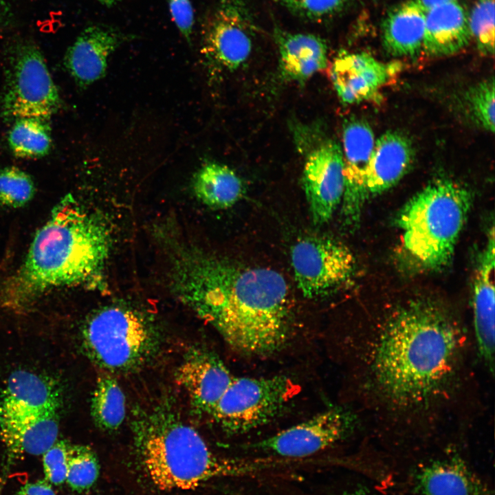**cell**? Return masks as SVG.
<instances>
[{"label":"cell","mask_w":495,"mask_h":495,"mask_svg":"<svg viewBox=\"0 0 495 495\" xmlns=\"http://www.w3.org/2000/svg\"><path fill=\"white\" fill-rule=\"evenodd\" d=\"M472 204L470 190L446 177L432 179L410 198L396 218L408 261L424 270L448 265Z\"/></svg>","instance_id":"5"},{"label":"cell","mask_w":495,"mask_h":495,"mask_svg":"<svg viewBox=\"0 0 495 495\" xmlns=\"http://www.w3.org/2000/svg\"><path fill=\"white\" fill-rule=\"evenodd\" d=\"M471 38L468 15L457 1L426 10L423 50L428 54H454L465 47Z\"/></svg>","instance_id":"21"},{"label":"cell","mask_w":495,"mask_h":495,"mask_svg":"<svg viewBox=\"0 0 495 495\" xmlns=\"http://www.w3.org/2000/svg\"><path fill=\"white\" fill-rule=\"evenodd\" d=\"M305 155L302 185L313 222L322 225L332 217L344 193L343 157L335 139L322 138Z\"/></svg>","instance_id":"11"},{"label":"cell","mask_w":495,"mask_h":495,"mask_svg":"<svg viewBox=\"0 0 495 495\" xmlns=\"http://www.w3.org/2000/svg\"><path fill=\"white\" fill-rule=\"evenodd\" d=\"M234 375L214 353L204 349L188 352L176 372L195 409L210 416Z\"/></svg>","instance_id":"16"},{"label":"cell","mask_w":495,"mask_h":495,"mask_svg":"<svg viewBox=\"0 0 495 495\" xmlns=\"http://www.w3.org/2000/svg\"><path fill=\"white\" fill-rule=\"evenodd\" d=\"M111 245L104 222L66 195L36 232L21 266L2 285L1 302L22 312L50 290L97 283Z\"/></svg>","instance_id":"3"},{"label":"cell","mask_w":495,"mask_h":495,"mask_svg":"<svg viewBox=\"0 0 495 495\" xmlns=\"http://www.w3.org/2000/svg\"><path fill=\"white\" fill-rule=\"evenodd\" d=\"M69 444L56 441L43 455L45 479L50 484L59 485L66 481Z\"/></svg>","instance_id":"32"},{"label":"cell","mask_w":495,"mask_h":495,"mask_svg":"<svg viewBox=\"0 0 495 495\" xmlns=\"http://www.w3.org/2000/svg\"><path fill=\"white\" fill-rule=\"evenodd\" d=\"M275 39L285 80L303 83L327 67V47L319 36L277 30Z\"/></svg>","instance_id":"22"},{"label":"cell","mask_w":495,"mask_h":495,"mask_svg":"<svg viewBox=\"0 0 495 495\" xmlns=\"http://www.w3.org/2000/svg\"><path fill=\"white\" fill-rule=\"evenodd\" d=\"M494 78L485 79L469 87L463 100L468 116L482 129L494 132Z\"/></svg>","instance_id":"28"},{"label":"cell","mask_w":495,"mask_h":495,"mask_svg":"<svg viewBox=\"0 0 495 495\" xmlns=\"http://www.w3.org/2000/svg\"><path fill=\"white\" fill-rule=\"evenodd\" d=\"M89 358L108 372L138 368L154 357L160 335L153 321L129 306L113 305L91 314L82 329Z\"/></svg>","instance_id":"6"},{"label":"cell","mask_w":495,"mask_h":495,"mask_svg":"<svg viewBox=\"0 0 495 495\" xmlns=\"http://www.w3.org/2000/svg\"><path fill=\"white\" fill-rule=\"evenodd\" d=\"M14 495H56L50 484L45 479L27 483L21 486Z\"/></svg>","instance_id":"35"},{"label":"cell","mask_w":495,"mask_h":495,"mask_svg":"<svg viewBox=\"0 0 495 495\" xmlns=\"http://www.w3.org/2000/svg\"><path fill=\"white\" fill-rule=\"evenodd\" d=\"M99 464L91 448L82 445H69L66 483L73 490L90 488L99 475Z\"/></svg>","instance_id":"29"},{"label":"cell","mask_w":495,"mask_h":495,"mask_svg":"<svg viewBox=\"0 0 495 495\" xmlns=\"http://www.w3.org/2000/svg\"><path fill=\"white\" fill-rule=\"evenodd\" d=\"M426 10L418 0L392 8L382 25L385 50L395 57H414L423 50Z\"/></svg>","instance_id":"23"},{"label":"cell","mask_w":495,"mask_h":495,"mask_svg":"<svg viewBox=\"0 0 495 495\" xmlns=\"http://www.w3.org/2000/svg\"><path fill=\"white\" fill-rule=\"evenodd\" d=\"M343 495H377L365 487H357L349 491H346Z\"/></svg>","instance_id":"37"},{"label":"cell","mask_w":495,"mask_h":495,"mask_svg":"<svg viewBox=\"0 0 495 495\" xmlns=\"http://www.w3.org/2000/svg\"><path fill=\"white\" fill-rule=\"evenodd\" d=\"M412 481L414 489L422 495H493L456 453L443 455L419 466Z\"/></svg>","instance_id":"19"},{"label":"cell","mask_w":495,"mask_h":495,"mask_svg":"<svg viewBox=\"0 0 495 495\" xmlns=\"http://www.w3.org/2000/svg\"><path fill=\"white\" fill-rule=\"evenodd\" d=\"M494 231L492 227L476 263L472 298V329L476 360L494 373Z\"/></svg>","instance_id":"15"},{"label":"cell","mask_w":495,"mask_h":495,"mask_svg":"<svg viewBox=\"0 0 495 495\" xmlns=\"http://www.w3.org/2000/svg\"><path fill=\"white\" fill-rule=\"evenodd\" d=\"M296 14L310 19L329 16L340 11L350 0H277Z\"/></svg>","instance_id":"33"},{"label":"cell","mask_w":495,"mask_h":495,"mask_svg":"<svg viewBox=\"0 0 495 495\" xmlns=\"http://www.w3.org/2000/svg\"><path fill=\"white\" fill-rule=\"evenodd\" d=\"M360 424L351 407H330L248 448L283 457L309 456L345 439Z\"/></svg>","instance_id":"9"},{"label":"cell","mask_w":495,"mask_h":495,"mask_svg":"<svg viewBox=\"0 0 495 495\" xmlns=\"http://www.w3.org/2000/svg\"><path fill=\"white\" fill-rule=\"evenodd\" d=\"M295 392L296 385L285 375L234 376L210 417L230 434L248 432L280 415Z\"/></svg>","instance_id":"7"},{"label":"cell","mask_w":495,"mask_h":495,"mask_svg":"<svg viewBox=\"0 0 495 495\" xmlns=\"http://www.w3.org/2000/svg\"><path fill=\"white\" fill-rule=\"evenodd\" d=\"M130 38L109 25L89 26L67 49L64 66L76 83L85 88L104 76L109 56Z\"/></svg>","instance_id":"17"},{"label":"cell","mask_w":495,"mask_h":495,"mask_svg":"<svg viewBox=\"0 0 495 495\" xmlns=\"http://www.w3.org/2000/svg\"><path fill=\"white\" fill-rule=\"evenodd\" d=\"M34 193V183L27 173L14 166L0 169L1 204L21 208L31 201Z\"/></svg>","instance_id":"30"},{"label":"cell","mask_w":495,"mask_h":495,"mask_svg":"<svg viewBox=\"0 0 495 495\" xmlns=\"http://www.w3.org/2000/svg\"><path fill=\"white\" fill-rule=\"evenodd\" d=\"M423 8L427 10L431 8L441 5L443 3L456 1V0H418Z\"/></svg>","instance_id":"36"},{"label":"cell","mask_w":495,"mask_h":495,"mask_svg":"<svg viewBox=\"0 0 495 495\" xmlns=\"http://www.w3.org/2000/svg\"><path fill=\"white\" fill-rule=\"evenodd\" d=\"M7 8L3 0H0V30L6 23L7 18Z\"/></svg>","instance_id":"38"},{"label":"cell","mask_w":495,"mask_h":495,"mask_svg":"<svg viewBox=\"0 0 495 495\" xmlns=\"http://www.w3.org/2000/svg\"><path fill=\"white\" fill-rule=\"evenodd\" d=\"M469 27L478 51L494 54V0H477L468 16Z\"/></svg>","instance_id":"31"},{"label":"cell","mask_w":495,"mask_h":495,"mask_svg":"<svg viewBox=\"0 0 495 495\" xmlns=\"http://www.w3.org/2000/svg\"><path fill=\"white\" fill-rule=\"evenodd\" d=\"M172 291L212 325L234 350L266 355L285 346L290 333L289 289L278 272L247 267L192 247L171 257Z\"/></svg>","instance_id":"2"},{"label":"cell","mask_w":495,"mask_h":495,"mask_svg":"<svg viewBox=\"0 0 495 495\" xmlns=\"http://www.w3.org/2000/svg\"><path fill=\"white\" fill-rule=\"evenodd\" d=\"M294 278L302 296L314 298L330 293L346 282L355 269V258L340 242L322 236L298 241L291 252Z\"/></svg>","instance_id":"10"},{"label":"cell","mask_w":495,"mask_h":495,"mask_svg":"<svg viewBox=\"0 0 495 495\" xmlns=\"http://www.w3.org/2000/svg\"><path fill=\"white\" fill-rule=\"evenodd\" d=\"M133 426L143 466L162 490H191L215 478L254 474L265 467L217 455L193 427L165 405L139 412Z\"/></svg>","instance_id":"4"},{"label":"cell","mask_w":495,"mask_h":495,"mask_svg":"<svg viewBox=\"0 0 495 495\" xmlns=\"http://www.w3.org/2000/svg\"><path fill=\"white\" fill-rule=\"evenodd\" d=\"M196 197L205 205L218 209L232 207L244 194L241 178L226 164L208 162L195 173L192 181Z\"/></svg>","instance_id":"25"},{"label":"cell","mask_w":495,"mask_h":495,"mask_svg":"<svg viewBox=\"0 0 495 495\" xmlns=\"http://www.w3.org/2000/svg\"><path fill=\"white\" fill-rule=\"evenodd\" d=\"M171 16L181 34L190 43L194 12L190 0H168Z\"/></svg>","instance_id":"34"},{"label":"cell","mask_w":495,"mask_h":495,"mask_svg":"<svg viewBox=\"0 0 495 495\" xmlns=\"http://www.w3.org/2000/svg\"><path fill=\"white\" fill-rule=\"evenodd\" d=\"M91 414L94 424L104 430H116L124 422L125 395L111 375L104 373L98 376L91 397Z\"/></svg>","instance_id":"26"},{"label":"cell","mask_w":495,"mask_h":495,"mask_svg":"<svg viewBox=\"0 0 495 495\" xmlns=\"http://www.w3.org/2000/svg\"><path fill=\"white\" fill-rule=\"evenodd\" d=\"M349 340L356 413L374 430L428 437L481 412L472 331L441 300L395 303Z\"/></svg>","instance_id":"1"},{"label":"cell","mask_w":495,"mask_h":495,"mask_svg":"<svg viewBox=\"0 0 495 495\" xmlns=\"http://www.w3.org/2000/svg\"><path fill=\"white\" fill-rule=\"evenodd\" d=\"M6 72L1 110L4 118L46 120L58 112L61 100L41 51L31 41L16 43Z\"/></svg>","instance_id":"8"},{"label":"cell","mask_w":495,"mask_h":495,"mask_svg":"<svg viewBox=\"0 0 495 495\" xmlns=\"http://www.w3.org/2000/svg\"><path fill=\"white\" fill-rule=\"evenodd\" d=\"M375 139L369 124L362 119L351 118L342 126L344 193L341 214L344 224L355 227L368 199L366 177Z\"/></svg>","instance_id":"13"},{"label":"cell","mask_w":495,"mask_h":495,"mask_svg":"<svg viewBox=\"0 0 495 495\" xmlns=\"http://www.w3.org/2000/svg\"><path fill=\"white\" fill-rule=\"evenodd\" d=\"M97 1L107 7H112L113 6H116L121 0H97Z\"/></svg>","instance_id":"39"},{"label":"cell","mask_w":495,"mask_h":495,"mask_svg":"<svg viewBox=\"0 0 495 495\" xmlns=\"http://www.w3.org/2000/svg\"><path fill=\"white\" fill-rule=\"evenodd\" d=\"M415 158L410 140L404 133L389 131L375 140L366 177L367 198L395 186L408 172Z\"/></svg>","instance_id":"20"},{"label":"cell","mask_w":495,"mask_h":495,"mask_svg":"<svg viewBox=\"0 0 495 495\" xmlns=\"http://www.w3.org/2000/svg\"><path fill=\"white\" fill-rule=\"evenodd\" d=\"M253 28L241 0H220L204 30V56L221 68L237 69L251 54Z\"/></svg>","instance_id":"12"},{"label":"cell","mask_w":495,"mask_h":495,"mask_svg":"<svg viewBox=\"0 0 495 495\" xmlns=\"http://www.w3.org/2000/svg\"><path fill=\"white\" fill-rule=\"evenodd\" d=\"M58 410L43 412L1 428L10 465L25 454L42 455L58 440Z\"/></svg>","instance_id":"24"},{"label":"cell","mask_w":495,"mask_h":495,"mask_svg":"<svg viewBox=\"0 0 495 495\" xmlns=\"http://www.w3.org/2000/svg\"><path fill=\"white\" fill-rule=\"evenodd\" d=\"M397 63H384L364 52H341L329 68L336 94L346 104L375 99L400 70Z\"/></svg>","instance_id":"14"},{"label":"cell","mask_w":495,"mask_h":495,"mask_svg":"<svg viewBox=\"0 0 495 495\" xmlns=\"http://www.w3.org/2000/svg\"><path fill=\"white\" fill-rule=\"evenodd\" d=\"M47 121L37 118H24L14 121L8 141L16 157L32 159L48 154L52 136Z\"/></svg>","instance_id":"27"},{"label":"cell","mask_w":495,"mask_h":495,"mask_svg":"<svg viewBox=\"0 0 495 495\" xmlns=\"http://www.w3.org/2000/svg\"><path fill=\"white\" fill-rule=\"evenodd\" d=\"M60 407V391L53 382L32 372L15 371L1 395V428L43 412L58 410Z\"/></svg>","instance_id":"18"}]
</instances>
